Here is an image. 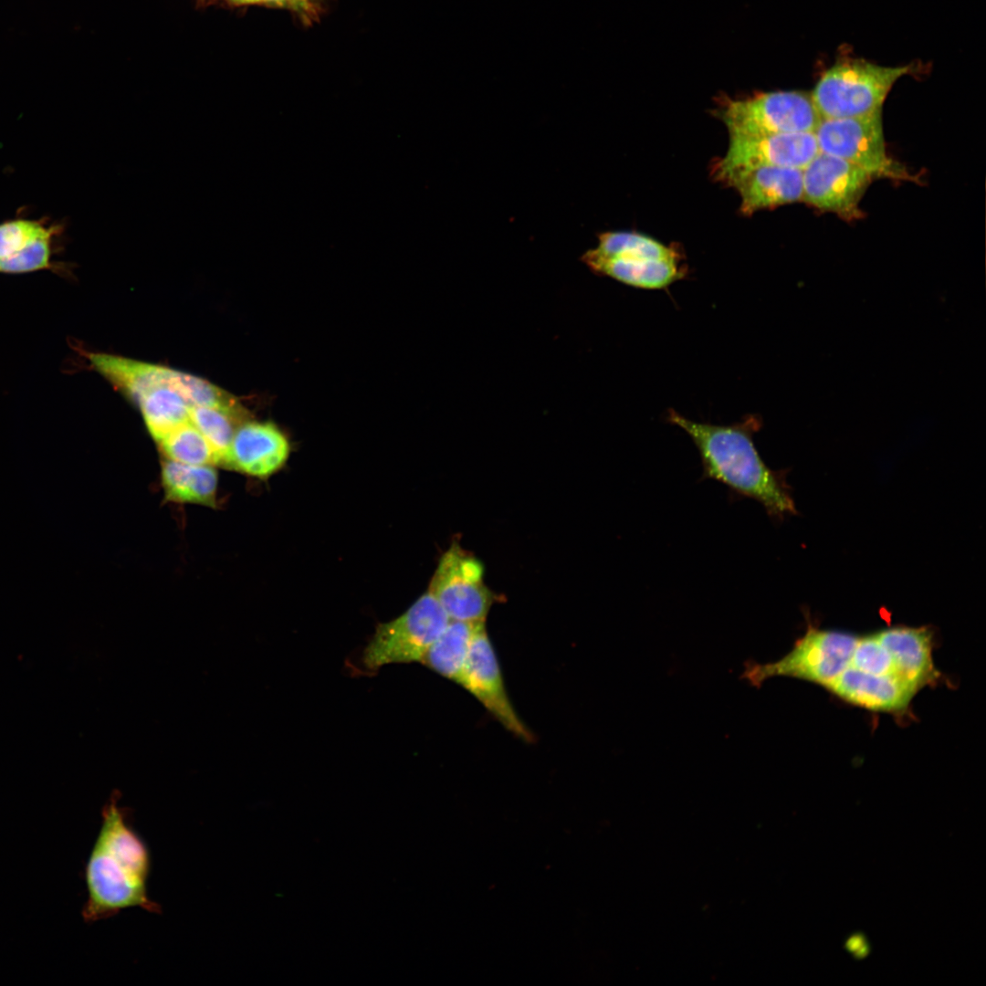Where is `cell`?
I'll return each instance as SVG.
<instances>
[{"label":"cell","instance_id":"cell-1","mask_svg":"<svg viewBox=\"0 0 986 986\" xmlns=\"http://www.w3.org/2000/svg\"><path fill=\"white\" fill-rule=\"evenodd\" d=\"M114 790L101 811V823L84 868L85 922L93 923L123 910L141 908L160 914L148 894L152 859L144 840L131 824V811L120 804Z\"/></svg>","mask_w":986,"mask_h":986},{"label":"cell","instance_id":"cell-2","mask_svg":"<svg viewBox=\"0 0 986 986\" xmlns=\"http://www.w3.org/2000/svg\"><path fill=\"white\" fill-rule=\"evenodd\" d=\"M666 419L684 430L698 448L703 467L701 479L723 484L732 497L757 501L775 520L797 513L785 470L769 467L754 444L753 435L762 425L759 415H746L731 425H714L688 419L669 409Z\"/></svg>","mask_w":986,"mask_h":986},{"label":"cell","instance_id":"cell-3","mask_svg":"<svg viewBox=\"0 0 986 986\" xmlns=\"http://www.w3.org/2000/svg\"><path fill=\"white\" fill-rule=\"evenodd\" d=\"M913 70L912 65L885 67L842 58L822 74L810 95L822 119L863 116L882 110L894 84Z\"/></svg>","mask_w":986,"mask_h":986},{"label":"cell","instance_id":"cell-4","mask_svg":"<svg viewBox=\"0 0 986 986\" xmlns=\"http://www.w3.org/2000/svg\"><path fill=\"white\" fill-rule=\"evenodd\" d=\"M857 639L852 634L821 630L809 623L791 652L774 663L747 662L741 677L756 687L771 677L788 676L827 688L849 665Z\"/></svg>","mask_w":986,"mask_h":986},{"label":"cell","instance_id":"cell-5","mask_svg":"<svg viewBox=\"0 0 986 986\" xmlns=\"http://www.w3.org/2000/svg\"><path fill=\"white\" fill-rule=\"evenodd\" d=\"M717 111L729 135L810 132L822 120L811 95L796 90L727 99Z\"/></svg>","mask_w":986,"mask_h":986},{"label":"cell","instance_id":"cell-6","mask_svg":"<svg viewBox=\"0 0 986 986\" xmlns=\"http://www.w3.org/2000/svg\"><path fill=\"white\" fill-rule=\"evenodd\" d=\"M449 622L446 613L427 591L400 616L377 625L364 649L363 665L376 671L389 664L422 662Z\"/></svg>","mask_w":986,"mask_h":986},{"label":"cell","instance_id":"cell-7","mask_svg":"<svg viewBox=\"0 0 986 986\" xmlns=\"http://www.w3.org/2000/svg\"><path fill=\"white\" fill-rule=\"evenodd\" d=\"M813 132L820 152L847 161L873 176H907L886 153L882 110L857 117L822 119Z\"/></svg>","mask_w":986,"mask_h":986},{"label":"cell","instance_id":"cell-8","mask_svg":"<svg viewBox=\"0 0 986 986\" xmlns=\"http://www.w3.org/2000/svg\"><path fill=\"white\" fill-rule=\"evenodd\" d=\"M428 592L450 620L485 623L496 595L484 582L482 562L452 543L440 558Z\"/></svg>","mask_w":986,"mask_h":986},{"label":"cell","instance_id":"cell-9","mask_svg":"<svg viewBox=\"0 0 986 986\" xmlns=\"http://www.w3.org/2000/svg\"><path fill=\"white\" fill-rule=\"evenodd\" d=\"M459 686L516 738L533 742L534 734L519 718L509 697L500 664L485 623L479 624L475 632Z\"/></svg>","mask_w":986,"mask_h":986},{"label":"cell","instance_id":"cell-10","mask_svg":"<svg viewBox=\"0 0 986 986\" xmlns=\"http://www.w3.org/2000/svg\"><path fill=\"white\" fill-rule=\"evenodd\" d=\"M819 152L813 131L729 135L728 150L716 163L714 175L721 182L732 173L755 167L803 170Z\"/></svg>","mask_w":986,"mask_h":986},{"label":"cell","instance_id":"cell-11","mask_svg":"<svg viewBox=\"0 0 986 986\" xmlns=\"http://www.w3.org/2000/svg\"><path fill=\"white\" fill-rule=\"evenodd\" d=\"M873 175L843 159L819 152L802 170V199L846 219L860 215L859 201Z\"/></svg>","mask_w":986,"mask_h":986},{"label":"cell","instance_id":"cell-12","mask_svg":"<svg viewBox=\"0 0 986 986\" xmlns=\"http://www.w3.org/2000/svg\"><path fill=\"white\" fill-rule=\"evenodd\" d=\"M290 451L288 436L277 425L246 420L236 428L222 467L267 479L285 466Z\"/></svg>","mask_w":986,"mask_h":986},{"label":"cell","instance_id":"cell-13","mask_svg":"<svg viewBox=\"0 0 986 986\" xmlns=\"http://www.w3.org/2000/svg\"><path fill=\"white\" fill-rule=\"evenodd\" d=\"M60 226L44 220L16 219L0 225V273L58 270L52 261Z\"/></svg>","mask_w":986,"mask_h":986},{"label":"cell","instance_id":"cell-14","mask_svg":"<svg viewBox=\"0 0 986 986\" xmlns=\"http://www.w3.org/2000/svg\"><path fill=\"white\" fill-rule=\"evenodd\" d=\"M722 183L735 188L740 197V212L757 211L802 199V170L761 166L730 173Z\"/></svg>","mask_w":986,"mask_h":986},{"label":"cell","instance_id":"cell-15","mask_svg":"<svg viewBox=\"0 0 986 986\" xmlns=\"http://www.w3.org/2000/svg\"><path fill=\"white\" fill-rule=\"evenodd\" d=\"M842 699L876 710L898 712L918 690L897 675H874L848 665L827 687Z\"/></svg>","mask_w":986,"mask_h":986},{"label":"cell","instance_id":"cell-16","mask_svg":"<svg viewBox=\"0 0 986 986\" xmlns=\"http://www.w3.org/2000/svg\"><path fill=\"white\" fill-rule=\"evenodd\" d=\"M890 654L898 675L918 691L935 681L933 633L928 627L895 626L876 633Z\"/></svg>","mask_w":986,"mask_h":986},{"label":"cell","instance_id":"cell-17","mask_svg":"<svg viewBox=\"0 0 986 986\" xmlns=\"http://www.w3.org/2000/svg\"><path fill=\"white\" fill-rule=\"evenodd\" d=\"M581 260L591 271L645 289H664L685 277L680 260L602 257L587 250Z\"/></svg>","mask_w":986,"mask_h":986},{"label":"cell","instance_id":"cell-18","mask_svg":"<svg viewBox=\"0 0 986 986\" xmlns=\"http://www.w3.org/2000/svg\"><path fill=\"white\" fill-rule=\"evenodd\" d=\"M161 487L164 499L178 504L216 508L218 474L215 466L187 465L163 459Z\"/></svg>","mask_w":986,"mask_h":986},{"label":"cell","instance_id":"cell-19","mask_svg":"<svg viewBox=\"0 0 986 986\" xmlns=\"http://www.w3.org/2000/svg\"><path fill=\"white\" fill-rule=\"evenodd\" d=\"M481 624L450 620L421 663L459 685L473 636Z\"/></svg>","mask_w":986,"mask_h":986},{"label":"cell","instance_id":"cell-20","mask_svg":"<svg viewBox=\"0 0 986 986\" xmlns=\"http://www.w3.org/2000/svg\"><path fill=\"white\" fill-rule=\"evenodd\" d=\"M136 403L149 433L156 442L190 421L192 405L170 383L151 388Z\"/></svg>","mask_w":986,"mask_h":986},{"label":"cell","instance_id":"cell-21","mask_svg":"<svg viewBox=\"0 0 986 986\" xmlns=\"http://www.w3.org/2000/svg\"><path fill=\"white\" fill-rule=\"evenodd\" d=\"M602 257H630L658 260H680L679 252L648 236L631 231H605L598 245L590 249Z\"/></svg>","mask_w":986,"mask_h":986},{"label":"cell","instance_id":"cell-22","mask_svg":"<svg viewBox=\"0 0 986 986\" xmlns=\"http://www.w3.org/2000/svg\"><path fill=\"white\" fill-rule=\"evenodd\" d=\"M157 444L165 459L187 465L219 466L215 451L190 421L168 433Z\"/></svg>","mask_w":986,"mask_h":986},{"label":"cell","instance_id":"cell-23","mask_svg":"<svg viewBox=\"0 0 986 986\" xmlns=\"http://www.w3.org/2000/svg\"><path fill=\"white\" fill-rule=\"evenodd\" d=\"M246 420V412L238 413L209 406H192L190 410V422L212 446L220 466L236 428Z\"/></svg>","mask_w":986,"mask_h":986},{"label":"cell","instance_id":"cell-24","mask_svg":"<svg viewBox=\"0 0 986 986\" xmlns=\"http://www.w3.org/2000/svg\"><path fill=\"white\" fill-rule=\"evenodd\" d=\"M849 665L856 669L874 675H897L900 677L890 654L881 644L876 634L862 637L858 636Z\"/></svg>","mask_w":986,"mask_h":986},{"label":"cell","instance_id":"cell-25","mask_svg":"<svg viewBox=\"0 0 986 986\" xmlns=\"http://www.w3.org/2000/svg\"><path fill=\"white\" fill-rule=\"evenodd\" d=\"M257 3L289 7L298 12L307 11L310 5L308 0H257Z\"/></svg>","mask_w":986,"mask_h":986},{"label":"cell","instance_id":"cell-26","mask_svg":"<svg viewBox=\"0 0 986 986\" xmlns=\"http://www.w3.org/2000/svg\"><path fill=\"white\" fill-rule=\"evenodd\" d=\"M231 1H233L235 3H238V4H253V3H257V0H231Z\"/></svg>","mask_w":986,"mask_h":986},{"label":"cell","instance_id":"cell-27","mask_svg":"<svg viewBox=\"0 0 986 986\" xmlns=\"http://www.w3.org/2000/svg\"><path fill=\"white\" fill-rule=\"evenodd\" d=\"M308 1L311 3L312 0H308Z\"/></svg>","mask_w":986,"mask_h":986}]
</instances>
